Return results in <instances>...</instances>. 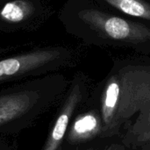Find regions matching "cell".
<instances>
[{"mask_svg": "<svg viewBox=\"0 0 150 150\" xmlns=\"http://www.w3.org/2000/svg\"><path fill=\"white\" fill-rule=\"evenodd\" d=\"M108 150H122L120 146H116V147H111Z\"/></svg>", "mask_w": 150, "mask_h": 150, "instance_id": "obj_10", "label": "cell"}, {"mask_svg": "<svg viewBox=\"0 0 150 150\" xmlns=\"http://www.w3.org/2000/svg\"><path fill=\"white\" fill-rule=\"evenodd\" d=\"M102 130V121L96 113L91 112L80 116L74 123L70 138L74 142H83L93 138Z\"/></svg>", "mask_w": 150, "mask_h": 150, "instance_id": "obj_8", "label": "cell"}, {"mask_svg": "<svg viewBox=\"0 0 150 150\" xmlns=\"http://www.w3.org/2000/svg\"><path fill=\"white\" fill-rule=\"evenodd\" d=\"M48 15L44 0H7L0 7V31L34 30Z\"/></svg>", "mask_w": 150, "mask_h": 150, "instance_id": "obj_4", "label": "cell"}, {"mask_svg": "<svg viewBox=\"0 0 150 150\" xmlns=\"http://www.w3.org/2000/svg\"><path fill=\"white\" fill-rule=\"evenodd\" d=\"M144 58H145L146 62H147V64H148V66H149L150 69V55H144Z\"/></svg>", "mask_w": 150, "mask_h": 150, "instance_id": "obj_9", "label": "cell"}, {"mask_svg": "<svg viewBox=\"0 0 150 150\" xmlns=\"http://www.w3.org/2000/svg\"><path fill=\"white\" fill-rule=\"evenodd\" d=\"M121 96V81L119 73L112 69L101 96V121L105 135L114 134L118 125V109Z\"/></svg>", "mask_w": 150, "mask_h": 150, "instance_id": "obj_5", "label": "cell"}, {"mask_svg": "<svg viewBox=\"0 0 150 150\" xmlns=\"http://www.w3.org/2000/svg\"><path fill=\"white\" fill-rule=\"evenodd\" d=\"M6 1H7V0H0V7H1Z\"/></svg>", "mask_w": 150, "mask_h": 150, "instance_id": "obj_11", "label": "cell"}, {"mask_svg": "<svg viewBox=\"0 0 150 150\" xmlns=\"http://www.w3.org/2000/svg\"><path fill=\"white\" fill-rule=\"evenodd\" d=\"M73 51L63 46L34 47L7 56H0V86L40 77L69 66Z\"/></svg>", "mask_w": 150, "mask_h": 150, "instance_id": "obj_3", "label": "cell"}, {"mask_svg": "<svg viewBox=\"0 0 150 150\" xmlns=\"http://www.w3.org/2000/svg\"><path fill=\"white\" fill-rule=\"evenodd\" d=\"M83 91V83L82 82V78L76 77L70 87L69 92L68 93L51 134L42 150H58L66 134L73 112L82 99Z\"/></svg>", "mask_w": 150, "mask_h": 150, "instance_id": "obj_6", "label": "cell"}, {"mask_svg": "<svg viewBox=\"0 0 150 150\" xmlns=\"http://www.w3.org/2000/svg\"><path fill=\"white\" fill-rule=\"evenodd\" d=\"M62 76L48 74L0 89V134L20 131L40 117L65 88Z\"/></svg>", "mask_w": 150, "mask_h": 150, "instance_id": "obj_2", "label": "cell"}, {"mask_svg": "<svg viewBox=\"0 0 150 150\" xmlns=\"http://www.w3.org/2000/svg\"><path fill=\"white\" fill-rule=\"evenodd\" d=\"M114 12L150 25V0H91Z\"/></svg>", "mask_w": 150, "mask_h": 150, "instance_id": "obj_7", "label": "cell"}, {"mask_svg": "<svg viewBox=\"0 0 150 150\" xmlns=\"http://www.w3.org/2000/svg\"><path fill=\"white\" fill-rule=\"evenodd\" d=\"M59 19L68 33L85 44L150 55V25L91 0H67Z\"/></svg>", "mask_w": 150, "mask_h": 150, "instance_id": "obj_1", "label": "cell"}]
</instances>
